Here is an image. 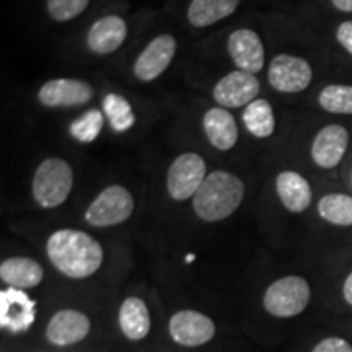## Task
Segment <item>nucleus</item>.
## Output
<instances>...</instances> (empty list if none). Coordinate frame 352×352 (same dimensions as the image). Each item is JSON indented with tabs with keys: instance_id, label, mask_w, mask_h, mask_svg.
<instances>
[{
	"instance_id": "28",
	"label": "nucleus",
	"mask_w": 352,
	"mask_h": 352,
	"mask_svg": "<svg viewBox=\"0 0 352 352\" xmlns=\"http://www.w3.org/2000/svg\"><path fill=\"white\" fill-rule=\"evenodd\" d=\"M311 352H352V344L340 336H329L320 341Z\"/></svg>"
},
{
	"instance_id": "3",
	"label": "nucleus",
	"mask_w": 352,
	"mask_h": 352,
	"mask_svg": "<svg viewBox=\"0 0 352 352\" xmlns=\"http://www.w3.org/2000/svg\"><path fill=\"white\" fill-rule=\"evenodd\" d=\"M74 186V171L63 158H47L33 178V197L44 209L59 208L67 201Z\"/></svg>"
},
{
	"instance_id": "30",
	"label": "nucleus",
	"mask_w": 352,
	"mask_h": 352,
	"mask_svg": "<svg viewBox=\"0 0 352 352\" xmlns=\"http://www.w3.org/2000/svg\"><path fill=\"white\" fill-rule=\"evenodd\" d=\"M342 297H344L347 305L352 307V271L351 274L346 277L344 284H342Z\"/></svg>"
},
{
	"instance_id": "10",
	"label": "nucleus",
	"mask_w": 352,
	"mask_h": 352,
	"mask_svg": "<svg viewBox=\"0 0 352 352\" xmlns=\"http://www.w3.org/2000/svg\"><path fill=\"white\" fill-rule=\"evenodd\" d=\"M91 329V321L80 310L64 308L51 316L44 336L52 346L67 347L85 340Z\"/></svg>"
},
{
	"instance_id": "27",
	"label": "nucleus",
	"mask_w": 352,
	"mask_h": 352,
	"mask_svg": "<svg viewBox=\"0 0 352 352\" xmlns=\"http://www.w3.org/2000/svg\"><path fill=\"white\" fill-rule=\"evenodd\" d=\"M88 3L90 0H47V12L52 20L70 21L85 12Z\"/></svg>"
},
{
	"instance_id": "20",
	"label": "nucleus",
	"mask_w": 352,
	"mask_h": 352,
	"mask_svg": "<svg viewBox=\"0 0 352 352\" xmlns=\"http://www.w3.org/2000/svg\"><path fill=\"white\" fill-rule=\"evenodd\" d=\"M44 277L43 266L32 258L15 256L3 259L0 264V279L8 287L33 289L41 284Z\"/></svg>"
},
{
	"instance_id": "13",
	"label": "nucleus",
	"mask_w": 352,
	"mask_h": 352,
	"mask_svg": "<svg viewBox=\"0 0 352 352\" xmlns=\"http://www.w3.org/2000/svg\"><path fill=\"white\" fill-rule=\"evenodd\" d=\"M176 52V39L171 34H160L140 52L134 64V74L139 80L152 82L168 69Z\"/></svg>"
},
{
	"instance_id": "26",
	"label": "nucleus",
	"mask_w": 352,
	"mask_h": 352,
	"mask_svg": "<svg viewBox=\"0 0 352 352\" xmlns=\"http://www.w3.org/2000/svg\"><path fill=\"white\" fill-rule=\"evenodd\" d=\"M103 113L98 109H88L85 114H82L70 124L69 131L78 142H94L103 129Z\"/></svg>"
},
{
	"instance_id": "12",
	"label": "nucleus",
	"mask_w": 352,
	"mask_h": 352,
	"mask_svg": "<svg viewBox=\"0 0 352 352\" xmlns=\"http://www.w3.org/2000/svg\"><path fill=\"white\" fill-rule=\"evenodd\" d=\"M259 94V80L253 74L243 70H233L214 88V100L220 104V108H241L248 107L252 101L256 100Z\"/></svg>"
},
{
	"instance_id": "11",
	"label": "nucleus",
	"mask_w": 352,
	"mask_h": 352,
	"mask_svg": "<svg viewBox=\"0 0 352 352\" xmlns=\"http://www.w3.org/2000/svg\"><path fill=\"white\" fill-rule=\"evenodd\" d=\"M94 87L78 78H56L39 88L38 98L47 108L82 107L94 98Z\"/></svg>"
},
{
	"instance_id": "17",
	"label": "nucleus",
	"mask_w": 352,
	"mask_h": 352,
	"mask_svg": "<svg viewBox=\"0 0 352 352\" xmlns=\"http://www.w3.org/2000/svg\"><path fill=\"white\" fill-rule=\"evenodd\" d=\"M206 135L217 151L227 152L235 147L239 140V126L235 118L226 108H210L202 120Z\"/></svg>"
},
{
	"instance_id": "4",
	"label": "nucleus",
	"mask_w": 352,
	"mask_h": 352,
	"mask_svg": "<svg viewBox=\"0 0 352 352\" xmlns=\"http://www.w3.org/2000/svg\"><path fill=\"white\" fill-rule=\"evenodd\" d=\"M310 284L300 276H285L272 283L263 297L264 310L276 318H292L308 307Z\"/></svg>"
},
{
	"instance_id": "14",
	"label": "nucleus",
	"mask_w": 352,
	"mask_h": 352,
	"mask_svg": "<svg viewBox=\"0 0 352 352\" xmlns=\"http://www.w3.org/2000/svg\"><path fill=\"white\" fill-rule=\"evenodd\" d=\"M349 145V132L341 124H328L315 135L311 158L320 168L331 170L341 164Z\"/></svg>"
},
{
	"instance_id": "25",
	"label": "nucleus",
	"mask_w": 352,
	"mask_h": 352,
	"mask_svg": "<svg viewBox=\"0 0 352 352\" xmlns=\"http://www.w3.org/2000/svg\"><path fill=\"white\" fill-rule=\"evenodd\" d=\"M320 107L333 114H352V85L334 83L321 90L318 96Z\"/></svg>"
},
{
	"instance_id": "16",
	"label": "nucleus",
	"mask_w": 352,
	"mask_h": 352,
	"mask_svg": "<svg viewBox=\"0 0 352 352\" xmlns=\"http://www.w3.org/2000/svg\"><path fill=\"white\" fill-rule=\"evenodd\" d=\"M126 36V21L118 15H108L91 25L87 34V44L95 54H111L120 50Z\"/></svg>"
},
{
	"instance_id": "2",
	"label": "nucleus",
	"mask_w": 352,
	"mask_h": 352,
	"mask_svg": "<svg viewBox=\"0 0 352 352\" xmlns=\"http://www.w3.org/2000/svg\"><path fill=\"white\" fill-rule=\"evenodd\" d=\"M245 196V184L239 176L228 171L208 175L192 197V208L204 222H220L240 208Z\"/></svg>"
},
{
	"instance_id": "19",
	"label": "nucleus",
	"mask_w": 352,
	"mask_h": 352,
	"mask_svg": "<svg viewBox=\"0 0 352 352\" xmlns=\"http://www.w3.org/2000/svg\"><path fill=\"white\" fill-rule=\"evenodd\" d=\"M121 333L131 341H142L151 333L152 320L147 303L139 297H127L118 314Z\"/></svg>"
},
{
	"instance_id": "1",
	"label": "nucleus",
	"mask_w": 352,
	"mask_h": 352,
	"mask_svg": "<svg viewBox=\"0 0 352 352\" xmlns=\"http://www.w3.org/2000/svg\"><path fill=\"white\" fill-rule=\"evenodd\" d=\"M52 266L70 279L94 276L103 264V248L94 236L82 230L63 228L52 233L46 243Z\"/></svg>"
},
{
	"instance_id": "18",
	"label": "nucleus",
	"mask_w": 352,
	"mask_h": 352,
	"mask_svg": "<svg viewBox=\"0 0 352 352\" xmlns=\"http://www.w3.org/2000/svg\"><path fill=\"white\" fill-rule=\"evenodd\" d=\"M277 196L289 212L300 214L311 204V186L297 171H283L276 178Z\"/></svg>"
},
{
	"instance_id": "24",
	"label": "nucleus",
	"mask_w": 352,
	"mask_h": 352,
	"mask_svg": "<svg viewBox=\"0 0 352 352\" xmlns=\"http://www.w3.org/2000/svg\"><path fill=\"white\" fill-rule=\"evenodd\" d=\"M103 111L116 132H126L134 126V111H132V107L124 96L118 94H108L103 100Z\"/></svg>"
},
{
	"instance_id": "7",
	"label": "nucleus",
	"mask_w": 352,
	"mask_h": 352,
	"mask_svg": "<svg viewBox=\"0 0 352 352\" xmlns=\"http://www.w3.org/2000/svg\"><path fill=\"white\" fill-rule=\"evenodd\" d=\"M271 87L283 94H300L314 78V70L307 59L298 56L279 54L271 60L267 72Z\"/></svg>"
},
{
	"instance_id": "22",
	"label": "nucleus",
	"mask_w": 352,
	"mask_h": 352,
	"mask_svg": "<svg viewBox=\"0 0 352 352\" xmlns=\"http://www.w3.org/2000/svg\"><path fill=\"white\" fill-rule=\"evenodd\" d=\"M243 122L250 134H253L254 138L266 139L272 135L276 129V116L267 100L256 98L252 101L245 108Z\"/></svg>"
},
{
	"instance_id": "6",
	"label": "nucleus",
	"mask_w": 352,
	"mask_h": 352,
	"mask_svg": "<svg viewBox=\"0 0 352 352\" xmlns=\"http://www.w3.org/2000/svg\"><path fill=\"white\" fill-rule=\"evenodd\" d=\"M206 178V162L197 153L188 152L171 164L166 176V188L175 201H186L195 197Z\"/></svg>"
},
{
	"instance_id": "31",
	"label": "nucleus",
	"mask_w": 352,
	"mask_h": 352,
	"mask_svg": "<svg viewBox=\"0 0 352 352\" xmlns=\"http://www.w3.org/2000/svg\"><path fill=\"white\" fill-rule=\"evenodd\" d=\"M331 2L338 10L352 13V0H331Z\"/></svg>"
},
{
	"instance_id": "15",
	"label": "nucleus",
	"mask_w": 352,
	"mask_h": 352,
	"mask_svg": "<svg viewBox=\"0 0 352 352\" xmlns=\"http://www.w3.org/2000/svg\"><path fill=\"white\" fill-rule=\"evenodd\" d=\"M227 50L239 70L256 76L264 67V46L253 30H236L227 41Z\"/></svg>"
},
{
	"instance_id": "8",
	"label": "nucleus",
	"mask_w": 352,
	"mask_h": 352,
	"mask_svg": "<svg viewBox=\"0 0 352 352\" xmlns=\"http://www.w3.org/2000/svg\"><path fill=\"white\" fill-rule=\"evenodd\" d=\"M168 333L176 344L199 347L215 336V323L208 315L196 310H179L168 321Z\"/></svg>"
},
{
	"instance_id": "29",
	"label": "nucleus",
	"mask_w": 352,
	"mask_h": 352,
	"mask_svg": "<svg viewBox=\"0 0 352 352\" xmlns=\"http://www.w3.org/2000/svg\"><path fill=\"white\" fill-rule=\"evenodd\" d=\"M336 39L344 50L352 56V21H344L338 26Z\"/></svg>"
},
{
	"instance_id": "9",
	"label": "nucleus",
	"mask_w": 352,
	"mask_h": 352,
	"mask_svg": "<svg viewBox=\"0 0 352 352\" xmlns=\"http://www.w3.org/2000/svg\"><path fill=\"white\" fill-rule=\"evenodd\" d=\"M36 321V302L23 289L7 287L0 292V327L13 334L26 333Z\"/></svg>"
},
{
	"instance_id": "5",
	"label": "nucleus",
	"mask_w": 352,
	"mask_h": 352,
	"mask_svg": "<svg viewBox=\"0 0 352 352\" xmlns=\"http://www.w3.org/2000/svg\"><path fill=\"white\" fill-rule=\"evenodd\" d=\"M134 210V197L124 186L113 184L100 192L88 206L85 220L91 227L120 226L131 217Z\"/></svg>"
},
{
	"instance_id": "23",
	"label": "nucleus",
	"mask_w": 352,
	"mask_h": 352,
	"mask_svg": "<svg viewBox=\"0 0 352 352\" xmlns=\"http://www.w3.org/2000/svg\"><path fill=\"white\" fill-rule=\"evenodd\" d=\"M318 215L328 223L338 227L352 226V196L331 192L323 196L316 206Z\"/></svg>"
},
{
	"instance_id": "21",
	"label": "nucleus",
	"mask_w": 352,
	"mask_h": 352,
	"mask_svg": "<svg viewBox=\"0 0 352 352\" xmlns=\"http://www.w3.org/2000/svg\"><path fill=\"white\" fill-rule=\"evenodd\" d=\"M241 0H192L188 7V20L196 28H206L230 16Z\"/></svg>"
}]
</instances>
